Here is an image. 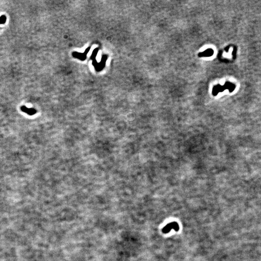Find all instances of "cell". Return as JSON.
Listing matches in <instances>:
<instances>
[{
    "label": "cell",
    "mask_w": 261,
    "mask_h": 261,
    "mask_svg": "<svg viewBox=\"0 0 261 261\" xmlns=\"http://www.w3.org/2000/svg\"><path fill=\"white\" fill-rule=\"evenodd\" d=\"M172 229L175 230L176 231L179 230V225L175 222H173L168 224L163 228L162 231L163 233H168Z\"/></svg>",
    "instance_id": "1"
},
{
    "label": "cell",
    "mask_w": 261,
    "mask_h": 261,
    "mask_svg": "<svg viewBox=\"0 0 261 261\" xmlns=\"http://www.w3.org/2000/svg\"><path fill=\"white\" fill-rule=\"evenodd\" d=\"M21 110L23 112L27 113L29 115H33L36 113V110L33 108H28L25 106H22L21 107Z\"/></svg>",
    "instance_id": "2"
},
{
    "label": "cell",
    "mask_w": 261,
    "mask_h": 261,
    "mask_svg": "<svg viewBox=\"0 0 261 261\" xmlns=\"http://www.w3.org/2000/svg\"><path fill=\"white\" fill-rule=\"evenodd\" d=\"M7 20V18L5 16L3 15L0 17V24H5Z\"/></svg>",
    "instance_id": "3"
}]
</instances>
